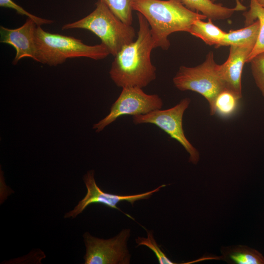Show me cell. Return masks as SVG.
Segmentation results:
<instances>
[{
  "label": "cell",
  "instance_id": "cell-1",
  "mask_svg": "<svg viewBox=\"0 0 264 264\" xmlns=\"http://www.w3.org/2000/svg\"><path fill=\"white\" fill-rule=\"evenodd\" d=\"M139 30L135 41L124 46L114 56L109 72L115 84L122 88L147 86L156 79V67L151 54L154 48L149 24L145 18L137 13Z\"/></svg>",
  "mask_w": 264,
  "mask_h": 264
},
{
  "label": "cell",
  "instance_id": "cell-2",
  "mask_svg": "<svg viewBox=\"0 0 264 264\" xmlns=\"http://www.w3.org/2000/svg\"><path fill=\"white\" fill-rule=\"evenodd\" d=\"M133 10L141 13L147 21L154 48L167 50L169 36L176 32H187L194 22L207 18L186 7L181 0H133Z\"/></svg>",
  "mask_w": 264,
  "mask_h": 264
},
{
  "label": "cell",
  "instance_id": "cell-3",
  "mask_svg": "<svg viewBox=\"0 0 264 264\" xmlns=\"http://www.w3.org/2000/svg\"><path fill=\"white\" fill-rule=\"evenodd\" d=\"M35 43L37 62L50 66L62 64L70 58L86 57L98 60L110 54L102 43L88 45L73 37L46 32L38 25L35 30Z\"/></svg>",
  "mask_w": 264,
  "mask_h": 264
},
{
  "label": "cell",
  "instance_id": "cell-4",
  "mask_svg": "<svg viewBox=\"0 0 264 264\" xmlns=\"http://www.w3.org/2000/svg\"><path fill=\"white\" fill-rule=\"evenodd\" d=\"M83 29L96 35L114 57L125 45L134 41L135 32L117 18L103 0H98L95 9L84 18L64 24L62 30Z\"/></svg>",
  "mask_w": 264,
  "mask_h": 264
},
{
  "label": "cell",
  "instance_id": "cell-5",
  "mask_svg": "<svg viewBox=\"0 0 264 264\" xmlns=\"http://www.w3.org/2000/svg\"><path fill=\"white\" fill-rule=\"evenodd\" d=\"M181 91L191 90L200 94L208 101L211 114L218 94L226 89L220 69V65L210 51L204 61L194 66H181L173 80Z\"/></svg>",
  "mask_w": 264,
  "mask_h": 264
},
{
  "label": "cell",
  "instance_id": "cell-6",
  "mask_svg": "<svg viewBox=\"0 0 264 264\" xmlns=\"http://www.w3.org/2000/svg\"><path fill=\"white\" fill-rule=\"evenodd\" d=\"M190 103L189 98H184L172 108L133 116L132 121L135 125L151 124L158 127L178 142L189 154V161L197 164L199 160V153L186 138L182 124L184 113Z\"/></svg>",
  "mask_w": 264,
  "mask_h": 264
},
{
  "label": "cell",
  "instance_id": "cell-7",
  "mask_svg": "<svg viewBox=\"0 0 264 264\" xmlns=\"http://www.w3.org/2000/svg\"><path fill=\"white\" fill-rule=\"evenodd\" d=\"M118 98L112 105L108 115L93 126L96 132H101L118 117L125 115H143L161 109L163 102L157 94L146 93L142 88L127 87L122 88Z\"/></svg>",
  "mask_w": 264,
  "mask_h": 264
},
{
  "label": "cell",
  "instance_id": "cell-8",
  "mask_svg": "<svg viewBox=\"0 0 264 264\" xmlns=\"http://www.w3.org/2000/svg\"><path fill=\"white\" fill-rule=\"evenodd\" d=\"M130 233V229H123L115 237L105 240L86 232L83 235L86 246V253L84 257L85 264H130L131 255L127 243Z\"/></svg>",
  "mask_w": 264,
  "mask_h": 264
},
{
  "label": "cell",
  "instance_id": "cell-9",
  "mask_svg": "<svg viewBox=\"0 0 264 264\" xmlns=\"http://www.w3.org/2000/svg\"><path fill=\"white\" fill-rule=\"evenodd\" d=\"M94 176L93 170L88 171L84 175V181L87 189V194L78 202L73 210L65 214V218L70 217L75 218L90 204H101L109 208L117 209L134 220L132 217L120 210L117 207V204L120 201H126L133 205L136 201L149 198L154 193L158 192L161 188L166 186V184H163L152 191L141 194L132 195H118L106 193L102 191L97 185Z\"/></svg>",
  "mask_w": 264,
  "mask_h": 264
},
{
  "label": "cell",
  "instance_id": "cell-10",
  "mask_svg": "<svg viewBox=\"0 0 264 264\" xmlns=\"http://www.w3.org/2000/svg\"><path fill=\"white\" fill-rule=\"evenodd\" d=\"M38 25L28 18L20 27L10 29L0 26V43L8 44L16 50L12 64L16 65L24 58H30L37 62L35 33Z\"/></svg>",
  "mask_w": 264,
  "mask_h": 264
},
{
  "label": "cell",
  "instance_id": "cell-11",
  "mask_svg": "<svg viewBox=\"0 0 264 264\" xmlns=\"http://www.w3.org/2000/svg\"><path fill=\"white\" fill-rule=\"evenodd\" d=\"M253 49L248 46L231 45L228 58L220 65L221 74L226 89L234 92L241 99L242 97V69Z\"/></svg>",
  "mask_w": 264,
  "mask_h": 264
},
{
  "label": "cell",
  "instance_id": "cell-12",
  "mask_svg": "<svg viewBox=\"0 0 264 264\" xmlns=\"http://www.w3.org/2000/svg\"><path fill=\"white\" fill-rule=\"evenodd\" d=\"M235 0V7L229 8L221 4L215 3L211 0H181L188 8L194 11L199 12L207 18L212 20L227 19L235 12L246 9V7L240 0Z\"/></svg>",
  "mask_w": 264,
  "mask_h": 264
},
{
  "label": "cell",
  "instance_id": "cell-13",
  "mask_svg": "<svg viewBox=\"0 0 264 264\" xmlns=\"http://www.w3.org/2000/svg\"><path fill=\"white\" fill-rule=\"evenodd\" d=\"M260 23L258 20L244 27L237 30H230L226 32L220 46H245L254 47L259 32Z\"/></svg>",
  "mask_w": 264,
  "mask_h": 264
},
{
  "label": "cell",
  "instance_id": "cell-14",
  "mask_svg": "<svg viewBox=\"0 0 264 264\" xmlns=\"http://www.w3.org/2000/svg\"><path fill=\"white\" fill-rule=\"evenodd\" d=\"M212 20L207 22L198 19L192 24L189 33L192 35L201 39L206 44L215 45L217 47L220 46L226 32L215 25Z\"/></svg>",
  "mask_w": 264,
  "mask_h": 264
},
{
  "label": "cell",
  "instance_id": "cell-15",
  "mask_svg": "<svg viewBox=\"0 0 264 264\" xmlns=\"http://www.w3.org/2000/svg\"><path fill=\"white\" fill-rule=\"evenodd\" d=\"M245 26L249 25L257 20L260 23L259 32L256 44L251 53L247 62L256 55L264 52V7L256 0H250L249 9L243 14Z\"/></svg>",
  "mask_w": 264,
  "mask_h": 264
},
{
  "label": "cell",
  "instance_id": "cell-16",
  "mask_svg": "<svg viewBox=\"0 0 264 264\" xmlns=\"http://www.w3.org/2000/svg\"><path fill=\"white\" fill-rule=\"evenodd\" d=\"M223 255L237 264H264V257L258 251L245 246L227 248Z\"/></svg>",
  "mask_w": 264,
  "mask_h": 264
},
{
  "label": "cell",
  "instance_id": "cell-17",
  "mask_svg": "<svg viewBox=\"0 0 264 264\" xmlns=\"http://www.w3.org/2000/svg\"><path fill=\"white\" fill-rule=\"evenodd\" d=\"M240 99L233 91L227 89L223 90L217 96L210 115L217 114L224 118L230 117L237 110Z\"/></svg>",
  "mask_w": 264,
  "mask_h": 264
},
{
  "label": "cell",
  "instance_id": "cell-18",
  "mask_svg": "<svg viewBox=\"0 0 264 264\" xmlns=\"http://www.w3.org/2000/svg\"><path fill=\"white\" fill-rule=\"evenodd\" d=\"M113 13L121 21L132 25V3L133 0H103Z\"/></svg>",
  "mask_w": 264,
  "mask_h": 264
},
{
  "label": "cell",
  "instance_id": "cell-19",
  "mask_svg": "<svg viewBox=\"0 0 264 264\" xmlns=\"http://www.w3.org/2000/svg\"><path fill=\"white\" fill-rule=\"evenodd\" d=\"M147 237H138L135 239V242L137 243V246L144 245L149 248L152 250L156 255L158 262L160 264H174L167 257L165 254L160 248L156 243L152 231H147Z\"/></svg>",
  "mask_w": 264,
  "mask_h": 264
},
{
  "label": "cell",
  "instance_id": "cell-20",
  "mask_svg": "<svg viewBox=\"0 0 264 264\" xmlns=\"http://www.w3.org/2000/svg\"><path fill=\"white\" fill-rule=\"evenodd\" d=\"M249 62L255 84L264 97V52L256 55Z\"/></svg>",
  "mask_w": 264,
  "mask_h": 264
},
{
  "label": "cell",
  "instance_id": "cell-21",
  "mask_svg": "<svg viewBox=\"0 0 264 264\" xmlns=\"http://www.w3.org/2000/svg\"><path fill=\"white\" fill-rule=\"evenodd\" d=\"M0 6L12 8L15 10L18 14L26 16L28 18L32 19L38 26H41L44 24H50L54 22L52 20L37 17L35 15L29 13L22 7L16 4L12 0H0Z\"/></svg>",
  "mask_w": 264,
  "mask_h": 264
},
{
  "label": "cell",
  "instance_id": "cell-22",
  "mask_svg": "<svg viewBox=\"0 0 264 264\" xmlns=\"http://www.w3.org/2000/svg\"><path fill=\"white\" fill-rule=\"evenodd\" d=\"M256 1L261 6L264 7V0H256Z\"/></svg>",
  "mask_w": 264,
  "mask_h": 264
},
{
  "label": "cell",
  "instance_id": "cell-23",
  "mask_svg": "<svg viewBox=\"0 0 264 264\" xmlns=\"http://www.w3.org/2000/svg\"><path fill=\"white\" fill-rule=\"evenodd\" d=\"M211 1H212L213 2H215V1H216L217 0H211ZM241 2H242L243 1V0H240Z\"/></svg>",
  "mask_w": 264,
  "mask_h": 264
}]
</instances>
